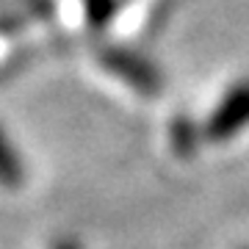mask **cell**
<instances>
[{
	"instance_id": "cell-7",
	"label": "cell",
	"mask_w": 249,
	"mask_h": 249,
	"mask_svg": "<svg viewBox=\"0 0 249 249\" xmlns=\"http://www.w3.org/2000/svg\"><path fill=\"white\" fill-rule=\"evenodd\" d=\"M50 249H83V247H80V244H78L75 238H58Z\"/></svg>"
},
{
	"instance_id": "cell-3",
	"label": "cell",
	"mask_w": 249,
	"mask_h": 249,
	"mask_svg": "<svg viewBox=\"0 0 249 249\" xmlns=\"http://www.w3.org/2000/svg\"><path fill=\"white\" fill-rule=\"evenodd\" d=\"M22 183H25V160L9 139V133L0 127V186L17 191L22 188Z\"/></svg>"
},
{
	"instance_id": "cell-5",
	"label": "cell",
	"mask_w": 249,
	"mask_h": 249,
	"mask_svg": "<svg viewBox=\"0 0 249 249\" xmlns=\"http://www.w3.org/2000/svg\"><path fill=\"white\" fill-rule=\"evenodd\" d=\"M83 3H86V17H89V22L94 28L108 25L114 19L116 9H119L116 0H83Z\"/></svg>"
},
{
	"instance_id": "cell-1",
	"label": "cell",
	"mask_w": 249,
	"mask_h": 249,
	"mask_svg": "<svg viewBox=\"0 0 249 249\" xmlns=\"http://www.w3.org/2000/svg\"><path fill=\"white\" fill-rule=\"evenodd\" d=\"M249 127V80H238L227 89L222 103L211 111L202 133L208 142H227Z\"/></svg>"
},
{
	"instance_id": "cell-2",
	"label": "cell",
	"mask_w": 249,
	"mask_h": 249,
	"mask_svg": "<svg viewBox=\"0 0 249 249\" xmlns=\"http://www.w3.org/2000/svg\"><path fill=\"white\" fill-rule=\"evenodd\" d=\"M100 64L108 72H114L119 80H124L130 89L142 94H155L160 89V72L152 61H147L142 53L127 47H106L100 50Z\"/></svg>"
},
{
	"instance_id": "cell-4",
	"label": "cell",
	"mask_w": 249,
	"mask_h": 249,
	"mask_svg": "<svg viewBox=\"0 0 249 249\" xmlns=\"http://www.w3.org/2000/svg\"><path fill=\"white\" fill-rule=\"evenodd\" d=\"M169 133H172V147L178 150V155H191L196 150V127L191 119H186V116L175 119Z\"/></svg>"
},
{
	"instance_id": "cell-6",
	"label": "cell",
	"mask_w": 249,
	"mask_h": 249,
	"mask_svg": "<svg viewBox=\"0 0 249 249\" xmlns=\"http://www.w3.org/2000/svg\"><path fill=\"white\" fill-rule=\"evenodd\" d=\"M22 6H25V11H31V14H36V17H50L53 14V0H19Z\"/></svg>"
}]
</instances>
